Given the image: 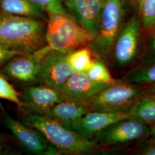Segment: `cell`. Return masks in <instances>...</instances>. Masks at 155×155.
I'll use <instances>...</instances> for the list:
<instances>
[{
	"instance_id": "18",
	"label": "cell",
	"mask_w": 155,
	"mask_h": 155,
	"mask_svg": "<svg viewBox=\"0 0 155 155\" xmlns=\"http://www.w3.org/2000/svg\"><path fill=\"white\" fill-rule=\"evenodd\" d=\"M67 60L74 73L84 74L87 71L94 61L90 50L83 47L69 52Z\"/></svg>"
},
{
	"instance_id": "26",
	"label": "cell",
	"mask_w": 155,
	"mask_h": 155,
	"mask_svg": "<svg viewBox=\"0 0 155 155\" xmlns=\"http://www.w3.org/2000/svg\"><path fill=\"white\" fill-rule=\"evenodd\" d=\"M141 155H155V143L150 144L147 147H145L140 152Z\"/></svg>"
},
{
	"instance_id": "17",
	"label": "cell",
	"mask_w": 155,
	"mask_h": 155,
	"mask_svg": "<svg viewBox=\"0 0 155 155\" xmlns=\"http://www.w3.org/2000/svg\"><path fill=\"white\" fill-rule=\"evenodd\" d=\"M130 116L145 124L155 122V98L144 95L128 111Z\"/></svg>"
},
{
	"instance_id": "11",
	"label": "cell",
	"mask_w": 155,
	"mask_h": 155,
	"mask_svg": "<svg viewBox=\"0 0 155 155\" xmlns=\"http://www.w3.org/2000/svg\"><path fill=\"white\" fill-rule=\"evenodd\" d=\"M20 95L25 108L39 115H45L54 106L64 100L60 91L45 84L28 85Z\"/></svg>"
},
{
	"instance_id": "24",
	"label": "cell",
	"mask_w": 155,
	"mask_h": 155,
	"mask_svg": "<svg viewBox=\"0 0 155 155\" xmlns=\"http://www.w3.org/2000/svg\"><path fill=\"white\" fill-rule=\"evenodd\" d=\"M22 54L15 50H10L0 45V68L3 67L15 56Z\"/></svg>"
},
{
	"instance_id": "1",
	"label": "cell",
	"mask_w": 155,
	"mask_h": 155,
	"mask_svg": "<svg viewBox=\"0 0 155 155\" xmlns=\"http://www.w3.org/2000/svg\"><path fill=\"white\" fill-rule=\"evenodd\" d=\"M43 20L0 12V45L21 53L32 52L47 45Z\"/></svg>"
},
{
	"instance_id": "30",
	"label": "cell",
	"mask_w": 155,
	"mask_h": 155,
	"mask_svg": "<svg viewBox=\"0 0 155 155\" xmlns=\"http://www.w3.org/2000/svg\"><path fill=\"white\" fill-rule=\"evenodd\" d=\"M61 1H63V0H61Z\"/></svg>"
},
{
	"instance_id": "4",
	"label": "cell",
	"mask_w": 155,
	"mask_h": 155,
	"mask_svg": "<svg viewBox=\"0 0 155 155\" xmlns=\"http://www.w3.org/2000/svg\"><path fill=\"white\" fill-rule=\"evenodd\" d=\"M144 95V91L136 86L116 81L84 103L90 111L128 113Z\"/></svg>"
},
{
	"instance_id": "9",
	"label": "cell",
	"mask_w": 155,
	"mask_h": 155,
	"mask_svg": "<svg viewBox=\"0 0 155 155\" xmlns=\"http://www.w3.org/2000/svg\"><path fill=\"white\" fill-rule=\"evenodd\" d=\"M68 53L50 49L45 54L39 71V80L41 83L61 91L74 74L67 60Z\"/></svg>"
},
{
	"instance_id": "7",
	"label": "cell",
	"mask_w": 155,
	"mask_h": 155,
	"mask_svg": "<svg viewBox=\"0 0 155 155\" xmlns=\"http://www.w3.org/2000/svg\"><path fill=\"white\" fill-rule=\"evenodd\" d=\"M50 49L46 45L34 52L15 56L2 67V72L8 77L27 86L38 83L40 81L41 61Z\"/></svg>"
},
{
	"instance_id": "25",
	"label": "cell",
	"mask_w": 155,
	"mask_h": 155,
	"mask_svg": "<svg viewBox=\"0 0 155 155\" xmlns=\"http://www.w3.org/2000/svg\"><path fill=\"white\" fill-rule=\"evenodd\" d=\"M9 153H11V152L5 139L2 134L0 133V155H7Z\"/></svg>"
},
{
	"instance_id": "5",
	"label": "cell",
	"mask_w": 155,
	"mask_h": 155,
	"mask_svg": "<svg viewBox=\"0 0 155 155\" xmlns=\"http://www.w3.org/2000/svg\"><path fill=\"white\" fill-rule=\"evenodd\" d=\"M123 16L121 0H104L98 32L92 43L102 55H108L120 31Z\"/></svg>"
},
{
	"instance_id": "23",
	"label": "cell",
	"mask_w": 155,
	"mask_h": 155,
	"mask_svg": "<svg viewBox=\"0 0 155 155\" xmlns=\"http://www.w3.org/2000/svg\"><path fill=\"white\" fill-rule=\"evenodd\" d=\"M34 5L38 6L47 13L66 14V11L61 0H29Z\"/></svg>"
},
{
	"instance_id": "22",
	"label": "cell",
	"mask_w": 155,
	"mask_h": 155,
	"mask_svg": "<svg viewBox=\"0 0 155 155\" xmlns=\"http://www.w3.org/2000/svg\"><path fill=\"white\" fill-rule=\"evenodd\" d=\"M21 95L18 94L11 84L9 83L5 78L0 75V98L8 100L15 104L21 109L25 108Z\"/></svg>"
},
{
	"instance_id": "16",
	"label": "cell",
	"mask_w": 155,
	"mask_h": 155,
	"mask_svg": "<svg viewBox=\"0 0 155 155\" xmlns=\"http://www.w3.org/2000/svg\"><path fill=\"white\" fill-rule=\"evenodd\" d=\"M0 12L8 15L43 20L47 14L29 0H0Z\"/></svg>"
},
{
	"instance_id": "2",
	"label": "cell",
	"mask_w": 155,
	"mask_h": 155,
	"mask_svg": "<svg viewBox=\"0 0 155 155\" xmlns=\"http://www.w3.org/2000/svg\"><path fill=\"white\" fill-rule=\"evenodd\" d=\"M23 123L38 130L61 153L80 155L90 152L96 147L93 140L84 139L45 115L31 113L24 116Z\"/></svg>"
},
{
	"instance_id": "12",
	"label": "cell",
	"mask_w": 155,
	"mask_h": 155,
	"mask_svg": "<svg viewBox=\"0 0 155 155\" xmlns=\"http://www.w3.org/2000/svg\"><path fill=\"white\" fill-rule=\"evenodd\" d=\"M139 35L140 24L133 17L120 29L114 44V58L118 66H124L133 61L137 51Z\"/></svg>"
},
{
	"instance_id": "6",
	"label": "cell",
	"mask_w": 155,
	"mask_h": 155,
	"mask_svg": "<svg viewBox=\"0 0 155 155\" xmlns=\"http://www.w3.org/2000/svg\"><path fill=\"white\" fill-rule=\"evenodd\" d=\"M0 105L4 124L25 150L35 155L58 154L59 150L50 144L39 131L15 120Z\"/></svg>"
},
{
	"instance_id": "29",
	"label": "cell",
	"mask_w": 155,
	"mask_h": 155,
	"mask_svg": "<svg viewBox=\"0 0 155 155\" xmlns=\"http://www.w3.org/2000/svg\"><path fill=\"white\" fill-rule=\"evenodd\" d=\"M147 95L155 98V83H154V84L152 86V88L150 89V94H148Z\"/></svg>"
},
{
	"instance_id": "20",
	"label": "cell",
	"mask_w": 155,
	"mask_h": 155,
	"mask_svg": "<svg viewBox=\"0 0 155 155\" xmlns=\"http://www.w3.org/2000/svg\"><path fill=\"white\" fill-rule=\"evenodd\" d=\"M142 24L145 29L155 25V0H138Z\"/></svg>"
},
{
	"instance_id": "8",
	"label": "cell",
	"mask_w": 155,
	"mask_h": 155,
	"mask_svg": "<svg viewBox=\"0 0 155 155\" xmlns=\"http://www.w3.org/2000/svg\"><path fill=\"white\" fill-rule=\"evenodd\" d=\"M150 129L144 122L130 117L111 125L97 134L94 142L104 145L127 144L148 136Z\"/></svg>"
},
{
	"instance_id": "21",
	"label": "cell",
	"mask_w": 155,
	"mask_h": 155,
	"mask_svg": "<svg viewBox=\"0 0 155 155\" xmlns=\"http://www.w3.org/2000/svg\"><path fill=\"white\" fill-rule=\"evenodd\" d=\"M127 79L130 83L136 84L155 83V64L134 70L128 74Z\"/></svg>"
},
{
	"instance_id": "15",
	"label": "cell",
	"mask_w": 155,
	"mask_h": 155,
	"mask_svg": "<svg viewBox=\"0 0 155 155\" xmlns=\"http://www.w3.org/2000/svg\"><path fill=\"white\" fill-rule=\"evenodd\" d=\"M89 111V107L84 102L64 100L54 106L45 116L73 130L78 121Z\"/></svg>"
},
{
	"instance_id": "3",
	"label": "cell",
	"mask_w": 155,
	"mask_h": 155,
	"mask_svg": "<svg viewBox=\"0 0 155 155\" xmlns=\"http://www.w3.org/2000/svg\"><path fill=\"white\" fill-rule=\"evenodd\" d=\"M47 16L45 40L51 49L69 52L92 43L93 38L68 13Z\"/></svg>"
},
{
	"instance_id": "13",
	"label": "cell",
	"mask_w": 155,
	"mask_h": 155,
	"mask_svg": "<svg viewBox=\"0 0 155 155\" xmlns=\"http://www.w3.org/2000/svg\"><path fill=\"white\" fill-rule=\"evenodd\" d=\"M130 117L129 113L89 111L78 121L73 131L84 139L91 140L113 124Z\"/></svg>"
},
{
	"instance_id": "10",
	"label": "cell",
	"mask_w": 155,
	"mask_h": 155,
	"mask_svg": "<svg viewBox=\"0 0 155 155\" xmlns=\"http://www.w3.org/2000/svg\"><path fill=\"white\" fill-rule=\"evenodd\" d=\"M67 13L93 38L99 26L104 0H63Z\"/></svg>"
},
{
	"instance_id": "28",
	"label": "cell",
	"mask_w": 155,
	"mask_h": 155,
	"mask_svg": "<svg viewBox=\"0 0 155 155\" xmlns=\"http://www.w3.org/2000/svg\"><path fill=\"white\" fill-rule=\"evenodd\" d=\"M153 28H155V31H154V33L152 37V43H151V47H152V50L155 53V25Z\"/></svg>"
},
{
	"instance_id": "19",
	"label": "cell",
	"mask_w": 155,
	"mask_h": 155,
	"mask_svg": "<svg viewBox=\"0 0 155 155\" xmlns=\"http://www.w3.org/2000/svg\"><path fill=\"white\" fill-rule=\"evenodd\" d=\"M85 74L90 79L95 82L109 84L116 82L104 63L101 60L94 61Z\"/></svg>"
},
{
	"instance_id": "27",
	"label": "cell",
	"mask_w": 155,
	"mask_h": 155,
	"mask_svg": "<svg viewBox=\"0 0 155 155\" xmlns=\"http://www.w3.org/2000/svg\"><path fill=\"white\" fill-rule=\"evenodd\" d=\"M148 136H150L151 137V139L153 140H155V122L154 123V125L152 126V127L150 129L149 131V134Z\"/></svg>"
},
{
	"instance_id": "14",
	"label": "cell",
	"mask_w": 155,
	"mask_h": 155,
	"mask_svg": "<svg viewBox=\"0 0 155 155\" xmlns=\"http://www.w3.org/2000/svg\"><path fill=\"white\" fill-rule=\"evenodd\" d=\"M108 85L91 81L86 74L74 73L67 80L61 93L64 100L84 102Z\"/></svg>"
}]
</instances>
